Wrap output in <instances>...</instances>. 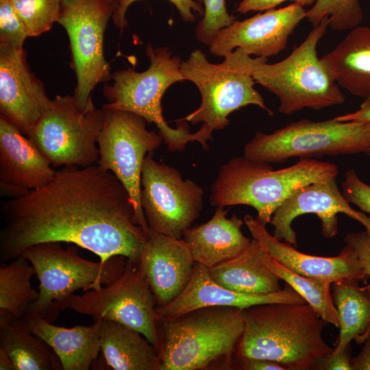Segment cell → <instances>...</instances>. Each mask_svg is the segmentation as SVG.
Wrapping results in <instances>:
<instances>
[{
  "instance_id": "603a6c76",
  "label": "cell",
  "mask_w": 370,
  "mask_h": 370,
  "mask_svg": "<svg viewBox=\"0 0 370 370\" xmlns=\"http://www.w3.org/2000/svg\"><path fill=\"white\" fill-rule=\"evenodd\" d=\"M31 330L58 357L64 370H88L100 349V320L88 325L64 328L43 319L24 317Z\"/></svg>"
},
{
  "instance_id": "ffe728a7",
  "label": "cell",
  "mask_w": 370,
  "mask_h": 370,
  "mask_svg": "<svg viewBox=\"0 0 370 370\" xmlns=\"http://www.w3.org/2000/svg\"><path fill=\"white\" fill-rule=\"evenodd\" d=\"M139 260L157 306L169 304L182 293L190 280L195 264L182 238L149 229Z\"/></svg>"
},
{
  "instance_id": "d6a6232c",
  "label": "cell",
  "mask_w": 370,
  "mask_h": 370,
  "mask_svg": "<svg viewBox=\"0 0 370 370\" xmlns=\"http://www.w3.org/2000/svg\"><path fill=\"white\" fill-rule=\"evenodd\" d=\"M204 14L195 29V37L209 46L217 34L230 25L236 18L228 13L225 0H204Z\"/></svg>"
},
{
  "instance_id": "60d3db41",
  "label": "cell",
  "mask_w": 370,
  "mask_h": 370,
  "mask_svg": "<svg viewBox=\"0 0 370 370\" xmlns=\"http://www.w3.org/2000/svg\"><path fill=\"white\" fill-rule=\"evenodd\" d=\"M339 121H370V97L366 98L360 108L354 112L334 118Z\"/></svg>"
},
{
  "instance_id": "7bdbcfd3",
  "label": "cell",
  "mask_w": 370,
  "mask_h": 370,
  "mask_svg": "<svg viewBox=\"0 0 370 370\" xmlns=\"http://www.w3.org/2000/svg\"><path fill=\"white\" fill-rule=\"evenodd\" d=\"M0 369L1 370H16L15 365L7 353V352L0 347Z\"/></svg>"
},
{
  "instance_id": "d590c367",
  "label": "cell",
  "mask_w": 370,
  "mask_h": 370,
  "mask_svg": "<svg viewBox=\"0 0 370 370\" xmlns=\"http://www.w3.org/2000/svg\"><path fill=\"white\" fill-rule=\"evenodd\" d=\"M342 194L347 201L370 214V186L362 181L355 170L347 171L342 182Z\"/></svg>"
},
{
  "instance_id": "5bb4252c",
  "label": "cell",
  "mask_w": 370,
  "mask_h": 370,
  "mask_svg": "<svg viewBox=\"0 0 370 370\" xmlns=\"http://www.w3.org/2000/svg\"><path fill=\"white\" fill-rule=\"evenodd\" d=\"M204 190L184 180L174 167L160 163L148 153L141 177L140 203L149 230L182 238L198 218Z\"/></svg>"
},
{
  "instance_id": "9a60e30c",
  "label": "cell",
  "mask_w": 370,
  "mask_h": 370,
  "mask_svg": "<svg viewBox=\"0 0 370 370\" xmlns=\"http://www.w3.org/2000/svg\"><path fill=\"white\" fill-rule=\"evenodd\" d=\"M340 213L370 230V217L350 206L339 190L336 178L308 184L293 192L275 210L270 222L273 227V236L296 247L297 240L293 221L300 215L314 214L321 221V234L332 238L338 232L337 214Z\"/></svg>"
},
{
  "instance_id": "e0dca14e",
  "label": "cell",
  "mask_w": 370,
  "mask_h": 370,
  "mask_svg": "<svg viewBox=\"0 0 370 370\" xmlns=\"http://www.w3.org/2000/svg\"><path fill=\"white\" fill-rule=\"evenodd\" d=\"M51 100L31 71L25 49L0 47V116L28 136Z\"/></svg>"
},
{
  "instance_id": "ac0fdd59",
  "label": "cell",
  "mask_w": 370,
  "mask_h": 370,
  "mask_svg": "<svg viewBox=\"0 0 370 370\" xmlns=\"http://www.w3.org/2000/svg\"><path fill=\"white\" fill-rule=\"evenodd\" d=\"M252 238L274 260L289 270L306 277L319 278L332 284L357 280L366 283L369 277L362 269L356 252L345 245L336 256L325 257L304 254L295 247L278 240L266 225L249 214L243 218Z\"/></svg>"
},
{
  "instance_id": "484cf974",
  "label": "cell",
  "mask_w": 370,
  "mask_h": 370,
  "mask_svg": "<svg viewBox=\"0 0 370 370\" xmlns=\"http://www.w3.org/2000/svg\"><path fill=\"white\" fill-rule=\"evenodd\" d=\"M100 320V349L114 370H159L156 348L140 332L119 323Z\"/></svg>"
},
{
  "instance_id": "44dd1931",
  "label": "cell",
  "mask_w": 370,
  "mask_h": 370,
  "mask_svg": "<svg viewBox=\"0 0 370 370\" xmlns=\"http://www.w3.org/2000/svg\"><path fill=\"white\" fill-rule=\"evenodd\" d=\"M270 303H306L289 285L268 294H251L224 288L210 278L208 269L195 263L192 277L182 293L169 304L157 306L159 319L176 317L189 311L208 306H230L245 309Z\"/></svg>"
},
{
  "instance_id": "1f68e13d",
  "label": "cell",
  "mask_w": 370,
  "mask_h": 370,
  "mask_svg": "<svg viewBox=\"0 0 370 370\" xmlns=\"http://www.w3.org/2000/svg\"><path fill=\"white\" fill-rule=\"evenodd\" d=\"M27 29L29 37H37L58 22L62 0H10Z\"/></svg>"
},
{
  "instance_id": "9c48e42d",
  "label": "cell",
  "mask_w": 370,
  "mask_h": 370,
  "mask_svg": "<svg viewBox=\"0 0 370 370\" xmlns=\"http://www.w3.org/2000/svg\"><path fill=\"white\" fill-rule=\"evenodd\" d=\"M370 121H312L304 119L271 134L257 132L244 148L256 161L278 163L293 158L368 153Z\"/></svg>"
},
{
  "instance_id": "e575fe53",
  "label": "cell",
  "mask_w": 370,
  "mask_h": 370,
  "mask_svg": "<svg viewBox=\"0 0 370 370\" xmlns=\"http://www.w3.org/2000/svg\"><path fill=\"white\" fill-rule=\"evenodd\" d=\"M140 0H121L119 2L117 10L112 16V21L115 26L123 32L127 25L125 18L129 7L134 3ZM173 4L179 14L185 22L193 23L196 21V13L202 17L204 14V0H168Z\"/></svg>"
},
{
  "instance_id": "f546056e",
  "label": "cell",
  "mask_w": 370,
  "mask_h": 370,
  "mask_svg": "<svg viewBox=\"0 0 370 370\" xmlns=\"http://www.w3.org/2000/svg\"><path fill=\"white\" fill-rule=\"evenodd\" d=\"M264 260L269 268L301 296L322 319L338 328V312L330 292L331 282L299 275L280 264L266 251Z\"/></svg>"
},
{
  "instance_id": "d6986e66",
  "label": "cell",
  "mask_w": 370,
  "mask_h": 370,
  "mask_svg": "<svg viewBox=\"0 0 370 370\" xmlns=\"http://www.w3.org/2000/svg\"><path fill=\"white\" fill-rule=\"evenodd\" d=\"M52 166L29 137L0 116L1 196L16 198L46 185L56 175Z\"/></svg>"
},
{
  "instance_id": "2e32d148",
  "label": "cell",
  "mask_w": 370,
  "mask_h": 370,
  "mask_svg": "<svg viewBox=\"0 0 370 370\" xmlns=\"http://www.w3.org/2000/svg\"><path fill=\"white\" fill-rule=\"evenodd\" d=\"M306 17V10L297 3L270 9L243 21L235 20L221 29L210 44V53L225 57L236 48L248 55L268 58L284 50L289 36Z\"/></svg>"
},
{
  "instance_id": "74e56055",
  "label": "cell",
  "mask_w": 370,
  "mask_h": 370,
  "mask_svg": "<svg viewBox=\"0 0 370 370\" xmlns=\"http://www.w3.org/2000/svg\"><path fill=\"white\" fill-rule=\"evenodd\" d=\"M291 1L301 6L312 5L317 0H242L237 8V12L245 14L251 11H264L273 9L282 3Z\"/></svg>"
},
{
  "instance_id": "4fadbf2b",
  "label": "cell",
  "mask_w": 370,
  "mask_h": 370,
  "mask_svg": "<svg viewBox=\"0 0 370 370\" xmlns=\"http://www.w3.org/2000/svg\"><path fill=\"white\" fill-rule=\"evenodd\" d=\"M103 110L105 118L97 140L99 157L97 164L112 172L125 188L136 221L147 235L149 227L140 203L142 171L147 155L153 153L163 138L158 132L148 130L146 121L134 113Z\"/></svg>"
},
{
  "instance_id": "4dcf8cb0",
  "label": "cell",
  "mask_w": 370,
  "mask_h": 370,
  "mask_svg": "<svg viewBox=\"0 0 370 370\" xmlns=\"http://www.w3.org/2000/svg\"><path fill=\"white\" fill-rule=\"evenodd\" d=\"M313 26L328 18L329 27L337 31L352 29L358 26L363 13L358 0H317L306 11L305 17Z\"/></svg>"
},
{
  "instance_id": "277c9868",
  "label": "cell",
  "mask_w": 370,
  "mask_h": 370,
  "mask_svg": "<svg viewBox=\"0 0 370 370\" xmlns=\"http://www.w3.org/2000/svg\"><path fill=\"white\" fill-rule=\"evenodd\" d=\"M145 52L150 64L145 71L129 68L112 74V84L103 87L108 101L103 108L130 112L154 123L171 152L183 151L190 142H197L208 149L207 142L212 139V134L204 127L190 133L186 121L179 120L177 127L173 128L163 116L161 101L164 93L174 83L185 80L180 58L173 56L167 47H154L151 44L147 45Z\"/></svg>"
},
{
  "instance_id": "7c38bea8",
  "label": "cell",
  "mask_w": 370,
  "mask_h": 370,
  "mask_svg": "<svg viewBox=\"0 0 370 370\" xmlns=\"http://www.w3.org/2000/svg\"><path fill=\"white\" fill-rule=\"evenodd\" d=\"M157 302L139 259H127L122 274L97 289L74 295L67 308L92 317L94 321H113L143 334L156 348L160 347Z\"/></svg>"
},
{
  "instance_id": "83f0119b",
  "label": "cell",
  "mask_w": 370,
  "mask_h": 370,
  "mask_svg": "<svg viewBox=\"0 0 370 370\" xmlns=\"http://www.w3.org/2000/svg\"><path fill=\"white\" fill-rule=\"evenodd\" d=\"M359 281L334 283L332 297L338 317L339 335L336 354L352 341L364 343L370 337V284L360 286Z\"/></svg>"
},
{
  "instance_id": "f35d334b",
  "label": "cell",
  "mask_w": 370,
  "mask_h": 370,
  "mask_svg": "<svg viewBox=\"0 0 370 370\" xmlns=\"http://www.w3.org/2000/svg\"><path fill=\"white\" fill-rule=\"evenodd\" d=\"M351 345L336 354H330L322 360L317 369L326 370H352Z\"/></svg>"
},
{
  "instance_id": "f1b7e54d",
  "label": "cell",
  "mask_w": 370,
  "mask_h": 370,
  "mask_svg": "<svg viewBox=\"0 0 370 370\" xmlns=\"http://www.w3.org/2000/svg\"><path fill=\"white\" fill-rule=\"evenodd\" d=\"M35 270L28 260L20 255L8 264L0 267V310L23 318L38 297L32 288L31 278Z\"/></svg>"
},
{
  "instance_id": "cb8c5ba5",
  "label": "cell",
  "mask_w": 370,
  "mask_h": 370,
  "mask_svg": "<svg viewBox=\"0 0 370 370\" xmlns=\"http://www.w3.org/2000/svg\"><path fill=\"white\" fill-rule=\"evenodd\" d=\"M320 59L340 87L354 96L370 97V27L352 29Z\"/></svg>"
},
{
  "instance_id": "f6af8a7d",
  "label": "cell",
  "mask_w": 370,
  "mask_h": 370,
  "mask_svg": "<svg viewBox=\"0 0 370 370\" xmlns=\"http://www.w3.org/2000/svg\"><path fill=\"white\" fill-rule=\"evenodd\" d=\"M116 1H118L119 2V1H121V0H116Z\"/></svg>"
},
{
  "instance_id": "6da1fadb",
  "label": "cell",
  "mask_w": 370,
  "mask_h": 370,
  "mask_svg": "<svg viewBox=\"0 0 370 370\" xmlns=\"http://www.w3.org/2000/svg\"><path fill=\"white\" fill-rule=\"evenodd\" d=\"M2 263L43 243H71L105 262L139 259L147 234L120 181L99 164L66 166L46 185L1 203Z\"/></svg>"
},
{
  "instance_id": "8d00e7d4",
  "label": "cell",
  "mask_w": 370,
  "mask_h": 370,
  "mask_svg": "<svg viewBox=\"0 0 370 370\" xmlns=\"http://www.w3.org/2000/svg\"><path fill=\"white\" fill-rule=\"evenodd\" d=\"M344 242L354 248L362 269L370 278V230L349 233L345 236Z\"/></svg>"
},
{
  "instance_id": "4316f807",
  "label": "cell",
  "mask_w": 370,
  "mask_h": 370,
  "mask_svg": "<svg viewBox=\"0 0 370 370\" xmlns=\"http://www.w3.org/2000/svg\"><path fill=\"white\" fill-rule=\"evenodd\" d=\"M0 347L12 358L16 370H60L53 350L30 330L26 319L0 310Z\"/></svg>"
},
{
  "instance_id": "3957f363",
  "label": "cell",
  "mask_w": 370,
  "mask_h": 370,
  "mask_svg": "<svg viewBox=\"0 0 370 370\" xmlns=\"http://www.w3.org/2000/svg\"><path fill=\"white\" fill-rule=\"evenodd\" d=\"M333 163L302 158L296 164L273 170L270 163L236 157L223 164L211 186L214 207L245 205L254 208L256 219L270 223L275 210L296 190L308 184L336 178Z\"/></svg>"
},
{
  "instance_id": "5b68a950",
  "label": "cell",
  "mask_w": 370,
  "mask_h": 370,
  "mask_svg": "<svg viewBox=\"0 0 370 370\" xmlns=\"http://www.w3.org/2000/svg\"><path fill=\"white\" fill-rule=\"evenodd\" d=\"M159 370H198L223 360L227 366L244 330L243 309L208 306L159 319Z\"/></svg>"
},
{
  "instance_id": "ab89813d",
  "label": "cell",
  "mask_w": 370,
  "mask_h": 370,
  "mask_svg": "<svg viewBox=\"0 0 370 370\" xmlns=\"http://www.w3.org/2000/svg\"><path fill=\"white\" fill-rule=\"evenodd\" d=\"M240 369L245 370H286L281 365L268 360L258 358L241 359Z\"/></svg>"
},
{
  "instance_id": "836d02e7",
  "label": "cell",
  "mask_w": 370,
  "mask_h": 370,
  "mask_svg": "<svg viewBox=\"0 0 370 370\" xmlns=\"http://www.w3.org/2000/svg\"><path fill=\"white\" fill-rule=\"evenodd\" d=\"M27 31L10 0H0V47L21 49Z\"/></svg>"
},
{
  "instance_id": "b9f144b4",
  "label": "cell",
  "mask_w": 370,
  "mask_h": 370,
  "mask_svg": "<svg viewBox=\"0 0 370 370\" xmlns=\"http://www.w3.org/2000/svg\"><path fill=\"white\" fill-rule=\"evenodd\" d=\"M352 370H370V337L364 343L359 354L352 358Z\"/></svg>"
},
{
  "instance_id": "ee69618b",
  "label": "cell",
  "mask_w": 370,
  "mask_h": 370,
  "mask_svg": "<svg viewBox=\"0 0 370 370\" xmlns=\"http://www.w3.org/2000/svg\"><path fill=\"white\" fill-rule=\"evenodd\" d=\"M368 154L370 155V151H369V152L368 153Z\"/></svg>"
},
{
  "instance_id": "8fae6325",
  "label": "cell",
  "mask_w": 370,
  "mask_h": 370,
  "mask_svg": "<svg viewBox=\"0 0 370 370\" xmlns=\"http://www.w3.org/2000/svg\"><path fill=\"white\" fill-rule=\"evenodd\" d=\"M105 118L95 105L82 109L73 95H58L28 135L53 166L97 163L96 146Z\"/></svg>"
},
{
  "instance_id": "d4e9b609",
  "label": "cell",
  "mask_w": 370,
  "mask_h": 370,
  "mask_svg": "<svg viewBox=\"0 0 370 370\" xmlns=\"http://www.w3.org/2000/svg\"><path fill=\"white\" fill-rule=\"evenodd\" d=\"M265 251L254 238L249 245L234 258L210 269L212 280L219 285L237 292L268 294L282 289L280 279L264 260Z\"/></svg>"
},
{
  "instance_id": "7a4b0ae2",
  "label": "cell",
  "mask_w": 370,
  "mask_h": 370,
  "mask_svg": "<svg viewBox=\"0 0 370 370\" xmlns=\"http://www.w3.org/2000/svg\"><path fill=\"white\" fill-rule=\"evenodd\" d=\"M244 330L236 356L275 362L286 370H308L333 351L328 324L307 303H270L243 309Z\"/></svg>"
},
{
  "instance_id": "30bf717a",
  "label": "cell",
  "mask_w": 370,
  "mask_h": 370,
  "mask_svg": "<svg viewBox=\"0 0 370 370\" xmlns=\"http://www.w3.org/2000/svg\"><path fill=\"white\" fill-rule=\"evenodd\" d=\"M116 0H62L58 22L69 40L71 67L77 84L73 97L82 109L94 105L92 93L101 82L112 79L104 56L108 22L117 10Z\"/></svg>"
},
{
  "instance_id": "8992f818",
  "label": "cell",
  "mask_w": 370,
  "mask_h": 370,
  "mask_svg": "<svg viewBox=\"0 0 370 370\" xmlns=\"http://www.w3.org/2000/svg\"><path fill=\"white\" fill-rule=\"evenodd\" d=\"M58 242L43 243L24 249L26 258L39 281V294L25 317L55 321L68 307L78 289H97L115 281L123 273L126 261L114 256L105 262H93L80 256L76 245L63 248Z\"/></svg>"
},
{
  "instance_id": "7402d4cb",
  "label": "cell",
  "mask_w": 370,
  "mask_h": 370,
  "mask_svg": "<svg viewBox=\"0 0 370 370\" xmlns=\"http://www.w3.org/2000/svg\"><path fill=\"white\" fill-rule=\"evenodd\" d=\"M223 207H217L207 222L188 230L183 240L187 244L195 263L210 269L236 257L251 240L242 232L243 220L233 214L227 217Z\"/></svg>"
},
{
  "instance_id": "52a82bcc",
  "label": "cell",
  "mask_w": 370,
  "mask_h": 370,
  "mask_svg": "<svg viewBox=\"0 0 370 370\" xmlns=\"http://www.w3.org/2000/svg\"><path fill=\"white\" fill-rule=\"evenodd\" d=\"M328 27L329 20L325 18L282 61L268 64L267 58L252 59L255 82L279 98L281 113L292 114L304 108L317 110L345 101L340 86L317 56V44Z\"/></svg>"
},
{
  "instance_id": "ba28073f",
  "label": "cell",
  "mask_w": 370,
  "mask_h": 370,
  "mask_svg": "<svg viewBox=\"0 0 370 370\" xmlns=\"http://www.w3.org/2000/svg\"><path fill=\"white\" fill-rule=\"evenodd\" d=\"M252 59L242 48L235 49L219 64L210 62L200 49L191 52L180 69L184 79L197 87L201 103L183 120L193 125L201 123L212 134L230 124L227 116L232 112L248 105L272 114L254 87Z\"/></svg>"
}]
</instances>
